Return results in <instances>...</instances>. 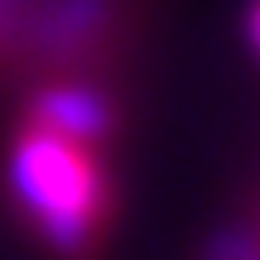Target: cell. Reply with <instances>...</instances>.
<instances>
[{"label":"cell","instance_id":"2","mask_svg":"<svg viewBox=\"0 0 260 260\" xmlns=\"http://www.w3.org/2000/svg\"><path fill=\"white\" fill-rule=\"evenodd\" d=\"M212 260H260V203H251L241 212V222L222 232Z\"/></svg>","mask_w":260,"mask_h":260},{"label":"cell","instance_id":"1","mask_svg":"<svg viewBox=\"0 0 260 260\" xmlns=\"http://www.w3.org/2000/svg\"><path fill=\"white\" fill-rule=\"evenodd\" d=\"M5 183L15 212L48 251L87 255L111 226V111L92 82H44L10 140Z\"/></svg>","mask_w":260,"mask_h":260},{"label":"cell","instance_id":"3","mask_svg":"<svg viewBox=\"0 0 260 260\" xmlns=\"http://www.w3.org/2000/svg\"><path fill=\"white\" fill-rule=\"evenodd\" d=\"M251 44H255V53H260V5H255V15H251Z\"/></svg>","mask_w":260,"mask_h":260}]
</instances>
